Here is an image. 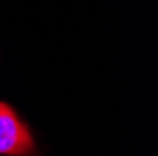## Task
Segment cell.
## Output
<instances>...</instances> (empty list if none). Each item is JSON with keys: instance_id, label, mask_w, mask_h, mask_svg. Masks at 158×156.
Here are the masks:
<instances>
[{"instance_id": "obj_1", "label": "cell", "mask_w": 158, "mask_h": 156, "mask_svg": "<svg viewBox=\"0 0 158 156\" xmlns=\"http://www.w3.org/2000/svg\"><path fill=\"white\" fill-rule=\"evenodd\" d=\"M0 156H38L28 124L4 102H0Z\"/></svg>"}]
</instances>
